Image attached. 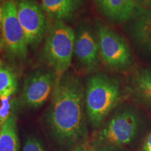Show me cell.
Masks as SVG:
<instances>
[{"label": "cell", "mask_w": 151, "mask_h": 151, "mask_svg": "<svg viewBox=\"0 0 151 151\" xmlns=\"http://www.w3.org/2000/svg\"><path fill=\"white\" fill-rule=\"evenodd\" d=\"M86 116L82 82L67 71L56 79L45 116L48 134L58 148L71 150L85 143L88 134Z\"/></svg>", "instance_id": "cell-1"}, {"label": "cell", "mask_w": 151, "mask_h": 151, "mask_svg": "<svg viewBox=\"0 0 151 151\" xmlns=\"http://www.w3.org/2000/svg\"><path fill=\"white\" fill-rule=\"evenodd\" d=\"M120 99V84L116 78L98 73L88 79L85 89V106L87 117L92 127H100Z\"/></svg>", "instance_id": "cell-2"}, {"label": "cell", "mask_w": 151, "mask_h": 151, "mask_svg": "<svg viewBox=\"0 0 151 151\" xmlns=\"http://www.w3.org/2000/svg\"><path fill=\"white\" fill-rule=\"evenodd\" d=\"M76 33L62 20H55L47 32L43 55L55 71L56 79L63 76L71 65Z\"/></svg>", "instance_id": "cell-3"}, {"label": "cell", "mask_w": 151, "mask_h": 151, "mask_svg": "<svg viewBox=\"0 0 151 151\" xmlns=\"http://www.w3.org/2000/svg\"><path fill=\"white\" fill-rule=\"evenodd\" d=\"M95 32L100 57L105 65L118 71L129 69L134 58L124 37L99 20L96 21Z\"/></svg>", "instance_id": "cell-4"}, {"label": "cell", "mask_w": 151, "mask_h": 151, "mask_svg": "<svg viewBox=\"0 0 151 151\" xmlns=\"http://www.w3.org/2000/svg\"><path fill=\"white\" fill-rule=\"evenodd\" d=\"M139 128V118L133 109L120 111L98 132L95 143L98 147L102 146L118 148L134 140Z\"/></svg>", "instance_id": "cell-5"}, {"label": "cell", "mask_w": 151, "mask_h": 151, "mask_svg": "<svg viewBox=\"0 0 151 151\" xmlns=\"http://www.w3.org/2000/svg\"><path fill=\"white\" fill-rule=\"evenodd\" d=\"M2 41L8 55L17 61H24L27 57L28 44L19 22L14 0H6L2 6Z\"/></svg>", "instance_id": "cell-6"}, {"label": "cell", "mask_w": 151, "mask_h": 151, "mask_svg": "<svg viewBox=\"0 0 151 151\" xmlns=\"http://www.w3.org/2000/svg\"><path fill=\"white\" fill-rule=\"evenodd\" d=\"M56 76L52 69H39L25 77L18 100L19 106L26 109H38L46 103L52 92Z\"/></svg>", "instance_id": "cell-7"}, {"label": "cell", "mask_w": 151, "mask_h": 151, "mask_svg": "<svg viewBox=\"0 0 151 151\" xmlns=\"http://www.w3.org/2000/svg\"><path fill=\"white\" fill-rule=\"evenodd\" d=\"M16 4L28 46L37 48L48 32L46 16L35 0H16Z\"/></svg>", "instance_id": "cell-8"}, {"label": "cell", "mask_w": 151, "mask_h": 151, "mask_svg": "<svg viewBox=\"0 0 151 151\" xmlns=\"http://www.w3.org/2000/svg\"><path fill=\"white\" fill-rule=\"evenodd\" d=\"M73 55L79 67L85 72H92L99 67L100 54L97 35L88 24H82L77 29Z\"/></svg>", "instance_id": "cell-9"}, {"label": "cell", "mask_w": 151, "mask_h": 151, "mask_svg": "<svg viewBox=\"0 0 151 151\" xmlns=\"http://www.w3.org/2000/svg\"><path fill=\"white\" fill-rule=\"evenodd\" d=\"M124 30L137 47L151 37V9L136 6Z\"/></svg>", "instance_id": "cell-10"}, {"label": "cell", "mask_w": 151, "mask_h": 151, "mask_svg": "<svg viewBox=\"0 0 151 151\" xmlns=\"http://www.w3.org/2000/svg\"><path fill=\"white\" fill-rule=\"evenodd\" d=\"M127 90L136 101L151 107V67L134 71L128 77Z\"/></svg>", "instance_id": "cell-11"}, {"label": "cell", "mask_w": 151, "mask_h": 151, "mask_svg": "<svg viewBox=\"0 0 151 151\" xmlns=\"http://www.w3.org/2000/svg\"><path fill=\"white\" fill-rule=\"evenodd\" d=\"M100 4L104 15L115 23L127 21L137 6L135 0H102Z\"/></svg>", "instance_id": "cell-12"}, {"label": "cell", "mask_w": 151, "mask_h": 151, "mask_svg": "<svg viewBox=\"0 0 151 151\" xmlns=\"http://www.w3.org/2000/svg\"><path fill=\"white\" fill-rule=\"evenodd\" d=\"M81 0H41L43 10L56 20L71 18L80 8Z\"/></svg>", "instance_id": "cell-13"}, {"label": "cell", "mask_w": 151, "mask_h": 151, "mask_svg": "<svg viewBox=\"0 0 151 151\" xmlns=\"http://www.w3.org/2000/svg\"><path fill=\"white\" fill-rule=\"evenodd\" d=\"M20 143L17 127V117L11 116L1 127L0 151H19Z\"/></svg>", "instance_id": "cell-14"}, {"label": "cell", "mask_w": 151, "mask_h": 151, "mask_svg": "<svg viewBox=\"0 0 151 151\" xmlns=\"http://www.w3.org/2000/svg\"><path fill=\"white\" fill-rule=\"evenodd\" d=\"M18 87V78L16 73L9 68H0V99L15 95Z\"/></svg>", "instance_id": "cell-15"}, {"label": "cell", "mask_w": 151, "mask_h": 151, "mask_svg": "<svg viewBox=\"0 0 151 151\" xmlns=\"http://www.w3.org/2000/svg\"><path fill=\"white\" fill-rule=\"evenodd\" d=\"M14 96L3 97L0 99V125L1 127L11 116L16 115L15 111L17 106H19V102Z\"/></svg>", "instance_id": "cell-16"}, {"label": "cell", "mask_w": 151, "mask_h": 151, "mask_svg": "<svg viewBox=\"0 0 151 151\" xmlns=\"http://www.w3.org/2000/svg\"><path fill=\"white\" fill-rule=\"evenodd\" d=\"M22 151H47L41 139L34 135L27 137L24 141Z\"/></svg>", "instance_id": "cell-17"}, {"label": "cell", "mask_w": 151, "mask_h": 151, "mask_svg": "<svg viewBox=\"0 0 151 151\" xmlns=\"http://www.w3.org/2000/svg\"><path fill=\"white\" fill-rule=\"evenodd\" d=\"M139 55L144 60L151 62V37L137 46Z\"/></svg>", "instance_id": "cell-18"}, {"label": "cell", "mask_w": 151, "mask_h": 151, "mask_svg": "<svg viewBox=\"0 0 151 151\" xmlns=\"http://www.w3.org/2000/svg\"><path fill=\"white\" fill-rule=\"evenodd\" d=\"M70 151H96V149H94L93 147L90 146L89 145H87L86 143H84L73 148Z\"/></svg>", "instance_id": "cell-19"}, {"label": "cell", "mask_w": 151, "mask_h": 151, "mask_svg": "<svg viewBox=\"0 0 151 151\" xmlns=\"http://www.w3.org/2000/svg\"><path fill=\"white\" fill-rule=\"evenodd\" d=\"M136 4L146 9H151V0H135Z\"/></svg>", "instance_id": "cell-20"}, {"label": "cell", "mask_w": 151, "mask_h": 151, "mask_svg": "<svg viewBox=\"0 0 151 151\" xmlns=\"http://www.w3.org/2000/svg\"><path fill=\"white\" fill-rule=\"evenodd\" d=\"M96 151H120L118 148L113 146H99L96 149Z\"/></svg>", "instance_id": "cell-21"}, {"label": "cell", "mask_w": 151, "mask_h": 151, "mask_svg": "<svg viewBox=\"0 0 151 151\" xmlns=\"http://www.w3.org/2000/svg\"><path fill=\"white\" fill-rule=\"evenodd\" d=\"M143 151H151V134L147 138L143 146Z\"/></svg>", "instance_id": "cell-22"}, {"label": "cell", "mask_w": 151, "mask_h": 151, "mask_svg": "<svg viewBox=\"0 0 151 151\" xmlns=\"http://www.w3.org/2000/svg\"><path fill=\"white\" fill-rule=\"evenodd\" d=\"M2 6L1 0H0V30L1 29V21H2Z\"/></svg>", "instance_id": "cell-23"}, {"label": "cell", "mask_w": 151, "mask_h": 151, "mask_svg": "<svg viewBox=\"0 0 151 151\" xmlns=\"http://www.w3.org/2000/svg\"><path fill=\"white\" fill-rule=\"evenodd\" d=\"M4 47L3 45V41L2 40H0V55H1V49ZM2 67V62H1V58H0V68Z\"/></svg>", "instance_id": "cell-24"}, {"label": "cell", "mask_w": 151, "mask_h": 151, "mask_svg": "<svg viewBox=\"0 0 151 151\" xmlns=\"http://www.w3.org/2000/svg\"><path fill=\"white\" fill-rule=\"evenodd\" d=\"M95 1H99V2H101V1H102V0H95Z\"/></svg>", "instance_id": "cell-25"}, {"label": "cell", "mask_w": 151, "mask_h": 151, "mask_svg": "<svg viewBox=\"0 0 151 151\" xmlns=\"http://www.w3.org/2000/svg\"><path fill=\"white\" fill-rule=\"evenodd\" d=\"M1 126L0 125V133H1Z\"/></svg>", "instance_id": "cell-26"}]
</instances>
